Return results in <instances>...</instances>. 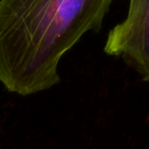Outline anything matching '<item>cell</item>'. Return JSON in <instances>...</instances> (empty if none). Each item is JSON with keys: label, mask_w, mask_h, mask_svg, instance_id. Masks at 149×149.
I'll use <instances>...</instances> for the list:
<instances>
[{"label": "cell", "mask_w": 149, "mask_h": 149, "mask_svg": "<svg viewBox=\"0 0 149 149\" xmlns=\"http://www.w3.org/2000/svg\"><path fill=\"white\" fill-rule=\"evenodd\" d=\"M112 0H0V82L23 96L59 83L60 58L98 32Z\"/></svg>", "instance_id": "cell-1"}, {"label": "cell", "mask_w": 149, "mask_h": 149, "mask_svg": "<svg viewBox=\"0 0 149 149\" xmlns=\"http://www.w3.org/2000/svg\"><path fill=\"white\" fill-rule=\"evenodd\" d=\"M104 51L122 57L149 82V0H130L128 15L109 32Z\"/></svg>", "instance_id": "cell-2"}]
</instances>
